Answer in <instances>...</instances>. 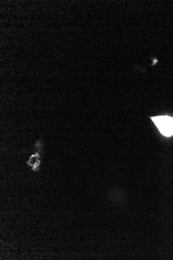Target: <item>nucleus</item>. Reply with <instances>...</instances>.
<instances>
[{
	"label": "nucleus",
	"instance_id": "nucleus-1",
	"mask_svg": "<svg viewBox=\"0 0 173 260\" xmlns=\"http://www.w3.org/2000/svg\"><path fill=\"white\" fill-rule=\"evenodd\" d=\"M151 120L162 135L166 137L173 135V117L167 115L151 117Z\"/></svg>",
	"mask_w": 173,
	"mask_h": 260
},
{
	"label": "nucleus",
	"instance_id": "nucleus-2",
	"mask_svg": "<svg viewBox=\"0 0 173 260\" xmlns=\"http://www.w3.org/2000/svg\"><path fill=\"white\" fill-rule=\"evenodd\" d=\"M29 163L31 165L33 166H36L38 164V159L36 156H33L31 157L30 161H29Z\"/></svg>",
	"mask_w": 173,
	"mask_h": 260
}]
</instances>
